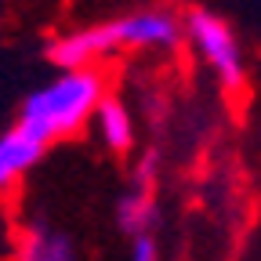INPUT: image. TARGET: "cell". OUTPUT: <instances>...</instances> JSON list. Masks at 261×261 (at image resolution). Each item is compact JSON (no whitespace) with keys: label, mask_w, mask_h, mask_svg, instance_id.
<instances>
[{"label":"cell","mask_w":261,"mask_h":261,"mask_svg":"<svg viewBox=\"0 0 261 261\" xmlns=\"http://www.w3.org/2000/svg\"><path fill=\"white\" fill-rule=\"evenodd\" d=\"M106 98V80L94 65H76V69H58L47 84L29 91L18 106V123L37 130L44 142L69 138L84 123L94 120L98 106Z\"/></svg>","instance_id":"obj_1"},{"label":"cell","mask_w":261,"mask_h":261,"mask_svg":"<svg viewBox=\"0 0 261 261\" xmlns=\"http://www.w3.org/2000/svg\"><path fill=\"white\" fill-rule=\"evenodd\" d=\"M156 171H160V156H156V152H145V156L138 160V167H135V185L149 189V185L156 181Z\"/></svg>","instance_id":"obj_10"},{"label":"cell","mask_w":261,"mask_h":261,"mask_svg":"<svg viewBox=\"0 0 261 261\" xmlns=\"http://www.w3.org/2000/svg\"><path fill=\"white\" fill-rule=\"evenodd\" d=\"M91 123L98 127V138H102L106 149L130 152V145H135V120H130V113H127V106L120 102V98L106 94Z\"/></svg>","instance_id":"obj_7"},{"label":"cell","mask_w":261,"mask_h":261,"mask_svg":"<svg viewBox=\"0 0 261 261\" xmlns=\"http://www.w3.org/2000/svg\"><path fill=\"white\" fill-rule=\"evenodd\" d=\"M116 225H120V232H127V236L152 232V225H156V203H152L149 189L135 185L130 192L120 196V203H116Z\"/></svg>","instance_id":"obj_8"},{"label":"cell","mask_w":261,"mask_h":261,"mask_svg":"<svg viewBox=\"0 0 261 261\" xmlns=\"http://www.w3.org/2000/svg\"><path fill=\"white\" fill-rule=\"evenodd\" d=\"M185 37L189 44L200 51V58L214 69L218 84L225 91H240L247 80V65H243V47L236 40L232 25L225 18H218L207 8H192L185 15Z\"/></svg>","instance_id":"obj_2"},{"label":"cell","mask_w":261,"mask_h":261,"mask_svg":"<svg viewBox=\"0 0 261 261\" xmlns=\"http://www.w3.org/2000/svg\"><path fill=\"white\" fill-rule=\"evenodd\" d=\"M130 257H135V261H156V257H160V247H156L152 232L130 236Z\"/></svg>","instance_id":"obj_9"},{"label":"cell","mask_w":261,"mask_h":261,"mask_svg":"<svg viewBox=\"0 0 261 261\" xmlns=\"http://www.w3.org/2000/svg\"><path fill=\"white\" fill-rule=\"evenodd\" d=\"M15 254L25 257V261H73L76 247L65 232H58L51 225H25L18 232V250Z\"/></svg>","instance_id":"obj_6"},{"label":"cell","mask_w":261,"mask_h":261,"mask_svg":"<svg viewBox=\"0 0 261 261\" xmlns=\"http://www.w3.org/2000/svg\"><path fill=\"white\" fill-rule=\"evenodd\" d=\"M123 51L116 37V22H98L87 29H73L65 37L47 44V62L58 69H76V65H98L106 55Z\"/></svg>","instance_id":"obj_3"},{"label":"cell","mask_w":261,"mask_h":261,"mask_svg":"<svg viewBox=\"0 0 261 261\" xmlns=\"http://www.w3.org/2000/svg\"><path fill=\"white\" fill-rule=\"evenodd\" d=\"M116 22V37H120V47H174L181 37H185V18H178L174 11L167 8H142L135 15H123V18H113Z\"/></svg>","instance_id":"obj_4"},{"label":"cell","mask_w":261,"mask_h":261,"mask_svg":"<svg viewBox=\"0 0 261 261\" xmlns=\"http://www.w3.org/2000/svg\"><path fill=\"white\" fill-rule=\"evenodd\" d=\"M51 142H44L37 130H29L22 123H15L11 130H4V138H0V181L11 185L15 178H22L33 163L44 156Z\"/></svg>","instance_id":"obj_5"}]
</instances>
